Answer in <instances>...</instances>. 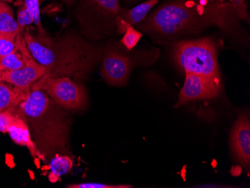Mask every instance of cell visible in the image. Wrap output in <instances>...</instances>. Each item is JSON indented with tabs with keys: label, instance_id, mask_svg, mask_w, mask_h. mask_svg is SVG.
<instances>
[{
	"label": "cell",
	"instance_id": "4316f807",
	"mask_svg": "<svg viewBox=\"0 0 250 188\" xmlns=\"http://www.w3.org/2000/svg\"><path fill=\"white\" fill-rule=\"evenodd\" d=\"M1 73H2V71H0V76H1Z\"/></svg>",
	"mask_w": 250,
	"mask_h": 188
},
{
	"label": "cell",
	"instance_id": "cb8c5ba5",
	"mask_svg": "<svg viewBox=\"0 0 250 188\" xmlns=\"http://www.w3.org/2000/svg\"><path fill=\"white\" fill-rule=\"evenodd\" d=\"M4 1H6V2H13V0H4Z\"/></svg>",
	"mask_w": 250,
	"mask_h": 188
},
{
	"label": "cell",
	"instance_id": "7402d4cb",
	"mask_svg": "<svg viewBox=\"0 0 250 188\" xmlns=\"http://www.w3.org/2000/svg\"><path fill=\"white\" fill-rule=\"evenodd\" d=\"M19 27L23 32L25 28L33 23V18L32 14L29 12L27 7L23 5L20 7L18 11V20H17Z\"/></svg>",
	"mask_w": 250,
	"mask_h": 188
},
{
	"label": "cell",
	"instance_id": "6da1fadb",
	"mask_svg": "<svg viewBox=\"0 0 250 188\" xmlns=\"http://www.w3.org/2000/svg\"><path fill=\"white\" fill-rule=\"evenodd\" d=\"M238 20L229 0H171L139 23L140 30L159 41H171L214 26L233 32Z\"/></svg>",
	"mask_w": 250,
	"mask_h": 188
},
{
	"label": "cell",
	"instance_id": "9a60e30c",
	"mask_svg": "<svg viewBox=\"0 0 250 188\" xmlns=\"http://www.w3.org/2000/svg\"><path fill=\"white\" fill-rule=\"evenodd\" d=\"M22 32L15 19L13 11L0 0V34L19 35Z\"/></svg>",
	"mask_w": 250,
	"mask_h": 188
},
{
	"label": "cell",
	"instance_id": "2e32d148",
	"mask_svg": "<svg viewBox=\"0 0 250 188\" xmlns=\"http://www.w3.org/2000/svg\"><path fill=\"white\" fill-rule=\"evenodd\" d=\"M73 164L74 163L72 159L68 156L57 155L53 158L50 164V170H51L50 175L53 176L51 182H56L60 179V177L69 172L72 169Z\"/></svg>",
	"mask_w": 250,
	"mask_h": 188
},
{
	"label": "cell",
	"instance_id": "52a82bcc",
	"mask_svg": "<svg viewBox=\"0 0 250 188\" xmlns=\"http://www.w3.org/2000/svg\"><path fill=\"white\" fill-rule=\"evenodd\" d=\"M131 71V61L116 50H106L103 58L101 73L109 85L122 86L127 83Z\"/></svg>",
	"mask_w": 250,
	"mask_h": 188
},
{
	"label": "cell",
	"instance_id": "e0dca14e",
	"mask_svg": "<svg viewBox=\"0 0 250 188\" xmlns=\"http://www.w3.org/2000/svg\"><path fill=\"white\" fill-rule=\"evenodd\" d=\"M22 33L19 35L0 34V57L15 53L18 50L20 39Z\"/></svg>",
	"mask_w": 250,
	"mask_h": 188
},
{
	"label": "cell",
	"instance_id": "4fadbf2b",
	"mask_svg": "<svg viewBox=\"0 0 250 188\" xmlns=\"http://www.w3.org/2000/svg\"><path fill=\"white\" fill-rule=\"evenodd\" d=\"M159 0H147L130 9L121 8L119 18L131 25L139 24L146 19L150 11L158 3Z\"/></svg>",
	"mask_w": 250,
	"mask_h": 188
},
{
	"label": "cell",
	"instance_id": "7a4b0ae2",
	"mask_svg": "<svg viewBox=\"0 0 250 188\" xmlns=\"http://www.w3.org/2000/svg\"><path fill=\"white\" fill-rule=\"evenodd\" d=\"M23 36L34 60L45 67V74L51 77L85 79L101 56L97 47L75 36L54 40L47 36L36 39L29 33Z\"/></svg>",
	"mask_w": 250,
	"mask_h": 188
},
{
	"label": "cell",
	"instance_id": "d6986e66",
	"mask_svg": "<svg viewBox=\"0 0 250 188\" xmlns=\"http://www.w3.org/2000/svg\"><path fill=\"white\" fill-rule=\"evenodd\" d=\"M24 5L27 7L33 18V23L37 26L40 37H47L46 31L43 29L41 21L40 1L39 0H25Z\"/></svg>",
	"mask_w": 250,
	"mask_h": 188
},
{
	"label": "cell",
	"instance_id": "7c38bea8",
	"mask_svg": "<svg viewBox=\"0 0 250 188\" xmlns=\"http://www.w3.org/2000/svg\"><path fill=\"white\" fill-rule=\"evenodd\" d=\"M30 52L28 50L23 33L21 35L19 47L15 53L0 57V71H13L22 68L29 62L33 60Z\"/></svg>",
	"mask_w": 250,
	"mask_h": 188
},
{
	"label": "cell",
	"instance_id": "8992f818",
	"mask_svg": "<svg viewBox=\"0 0 250 188\" xmlns=\"http://www.w3.org/2000/svg\"><path fill=\"white\" fill-rule=\"evenodd\" d=\"M221 91V83L198 74H185V81L181 88L177 106L191 101L217 98Z\"/></svg>",
	"mask_w": 250,
	"mask_h": 188
},
{
	"label": "cell",
	"instance_id": "8fae6325",
	"mask_svg": "<svg viewBox=\"0 0 250 188\" xmlns=\"http://www.w3.org/2000/svg\"><path fill=\"white\" fill-rule=\"evenodd\" d=\"M30 88H21L0 81V112L16 109L26 99Z\"/></svg>",
	"mask_w": 250,
	"mask_h": 188
},
{
	"label": "cell",
	"instance_id": "3957f363",
	"mask_svg": "<svg viewBox=\"0 0 250 188\" xmlns=\"http://www.w3.org/2000/svg\"><path fill=\"white\" fill-rule=\"evenodd\" d=\"M47 94L31 90L15 109L18 116L29 123L41 152L50 154L65 146L68 125L65 114Z\"/></svg>",
	"mask_w": 250,
	"mask_h": 188
},
{
	"label": "cell",
	"instance_id": "d4e9b609",
	"mask_svg": "<svg viewBox=\"0 0 250 188\" xmlns=\"http://www.w3.org/2000/svg\"><path fill=\"white\" fill-rule=\"evenodd\" d=\"M73 0H66V2H71Z\"/></svg>",
	"mask_w": 250,
	"mask_h": 188
},
{
	"label": "cell",
	"instance_id": "484cf974",
	"mask_svg": "<svg viewBox=\"0 0 250 188\" xmlns=\"http://www.w3.org/2000/svg\"><path fill=\"white\" fill-rule=\"evenodd\" d=\"M39 1H40V2H43V1H44V0H39Z\"/></svg>",
	"mask_w": 250,
	"mask_h": 188
},
{
	"label": "cell",
	"instance_id": "5bb4252c",
	"mask_svg": "<svg viewBox=\"0 0 250 188\" xmlns=\"http://www.w3.org/2000/svg\"><path fill=\"white\" fill-rule=\"evenodd\" d=\"M99 16L116 21L120 13L119 0H82Z\"/></svg>",
	"mask_w": 250,
	"mask_h": 188
},
{
	"label": "cell",
	"instance_id": "ba28073f",
	"mask_svg": "<svg viewBox=\"0 0 250 188\" xmlns=\"http://www.w3.org/2000/svg\"><path fill=\"white\" fill-rule=\"evenodd\" d=\"M231 145L236 159L244 167L250 168V122L247 115H241L234 123L231 134Z\"/></svg>",
	"mask_w": 250,
	"mask_h": 188
},
{
	"label": "cell",
	"instance_id": "277c9868",
	"mask_svg": "<svg viewBox=\"0 0 250 188\" xmlns=\"http://www.w3.org/2000/svg\"><path fill=\"white\" fill-rule=\"evenodd\" d=\"M173 55L175 63L185 74H198L221 83L217 47L209 38L177 42Z\"/></svg>",
	"mask_w": 250,
	"mask_h": 188
},
{
	"label": "cell",
	"instance_id": "ffe728a7",
	"mask_svg": "<svg viewBox=\"0 0 250 188\" xmlns=\"http://www.w3.org/2000/svg\"><path fill=\"white\" fill-rule=\"evenodd\" d=\"M19 117L15 109H7L0 112V132L8 133V129Z\"/></svg>",
	"mask_w": 250,
	"mask_h": 188
},
{
	"label": "cell",
	"instance_id": "5b68a950",
	"mask_svg": "<svg viewBox=\"0 0 250 188\" xmlns=\"http://www.w3.org/2000/svg\"><path fill=\"white\" fill-rule=\"evenodd\" d=\"M30 89L43 91L55 103L64 109H81L86 101L83 86L72 81L71 77H51L44 74L31 85Z\"/></svg>",
	"mask_w": 250,
	"mask_h": 188
},
{
	"label": "cell",
	"instance_id": "ac0fdd59",
	"mask_svg": "<svg viewBox=\"0 0 250 188\" xmlns=\"http://www.w3.org/2000/svg\"><path fill=\"white\" fill-rule=\"evenodd\" d=\"M142 37H143V34L140 31L135 29L133 25L127 23L125 32H124V36L121 42L127 50H131L136 47Z\"/></svg>",
	"mask_w": 250,
	"mask_h": 188
},
{
	"label": "cell",
	"instance_id": "603a6c76",
	"mask_svg": "<svg viewBox=\"0 0 250 188\" xmlns=\"http://www.w3.org/2000/svg\"><path fill=\"white\" fill-rule=\"evenodd\" d=\"M69 188H130V185H112L99 183H81L67 185Z\"/></svg>",
	"mask_w": 250,
	"mask_h": 188
},
{
	"label": "cell",
	"instance_id": "30bf717a",
	"mask_svg": "<svg viewBox=\"0 0 250 188\" xmlns=\"http://www.w3.org/2000/svg\"><path fill=\"white\" fill-rule=\"evenodd\" d=\"M8 134L16 144L26 147L33 158L44 160V155L39 151L36 143L32 140L27 124L20 116L9 127Z\"/></svg>",
	"mask_w": 250,
	"mask_h": 188
},
{
	"label": "cell",
	"instance_id": "9c48e42d",
	"mask_svg": "<svg viewBox=\"0 0 250 188\" xmlns=\"http://www.w3.org/2000/svg\"><path fill=\"white\" fill-rule=\"evenodd\" d=\"M45 73V67L33 60L23 68L13 71H2L0 81H4L21 88H30L31 85L39 81Z\"/></svg>",
	"mask_w": 250,
	"mask_h": 188
},
{
	"label": "cell",
	"instance_id": "44dd1931",
	"mask_svg": "<svg viewBox=\"0 0 250 188\" xmlns=\"http://www.w3.org/2000/svg\"><path fill=\"white\" fill-rule=\"evenodd\" d=\"M238 20L250 22L247 0H229Z\"/></svg>",
	"mask_w": 250,
	"mask_h": 188
}]
</instances>
